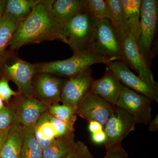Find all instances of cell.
<instances>
[{
	"label": "cell",
	"instance_id": "f546056e",
	"mask_svg": "<svg viewBox=\"0 0 158 158\" xmlns=\"http://www.w3.org/2000/svg\"><path fill=\"white\" fill-rule=\"evenodd\" d=\"M64 158H94L88 146L82 141H77L75 148Z\"/></svg>",
	"mask_w": 158,
	"mask_h": 158
},
{
	"label": "cell",
	"instance_id": "8992f818",
	"mask_svg": "<svg viewBox=\"0 0 158 158\" xmlns=\"http://www.w3.org/2000/svg\"><path fill=\"white\" fill-rule=\"evenodd\" d=\"M121 42L110 20L97 19L90 51L111 61H123Z\"/></svg>",
	"mask_w": 158,
	"mask_h": 158
},
{
	"label": "cell",
	"instance_id": "ba28073f",
	"mask_svg": "<svg viewBox=\"0 0 158 158\" xmlns=\"http://www.w3.org/2000/svg\"><path fill=\"white\" fill-rule=\"evenodd\" d=\"M123 62L135 71L138 76L148 85L158 88V83L145 59L142 56L137 45L135 38L129 34H125L121 42Z\"/></svg>",
	"mask_w": 158,
	"mask_h": 158
},
{
	"label": "cell",
	"instance_id": "52a82bcc",
	"mask_svg": "<svg viewBox=\"0 0 158 158\" xmlns=\"http://www.w3.org/2000/svg\"><path fill=\"white\" fill-rule=\"evenodd\" d=\"M137 121L123 109L115 106L103 127L106 135V149L121 146L123 139L135 129Z\"/></svg>",
	"mask_w": 158,
	"mask_h": 158
},
{
	"label": "cell",
	"instance_id": "4dcf8cb0",
	"mask_svg": "<svg viewBox=\"0 0 158 158\" xmlns=\"http://www.w3.org/2000/svg\"><path fill=\"white\" fill-rule=\"evenodd\" d=\"M104 158H129L127 154L122 146L106 150Z\"/></svg>",
	"mask_w": 158,
	"mask_h": 158
},
{
	"label": "cell",
	"instance_id": "9c48e42d",
	"mask_svg": "<svg viewBox=\"0 0 158 158\" xmlns=\"http://www.w3.org/2000/svg\"><path fill=\"white\" fill-rule=\"evenodd\" d=\"M152 102L146 97L123 86L116 106L132 116L137 123L147 125L152 120L151 104Z\"/></svg>",
	"mask_w": 158,
	"mask_h": 158
},
{
	"label": "cell",
	"instance_id": "30bf717a",
	"mask_svg": "<svg viewBox=\"0 0 158 158\" xmlns=\"http://www.w3.org/2000/svg\"><path fill=\"white\" fill-rule=\"evenodd\" d=\"M93 70L90 68L75 76L66 79L62 88L61 102L77 111L79 105L85 96L91 91L94 79Z\"/></svg>",
	"mask_w": 158,
	"mask_h": 158
},
{
	"label": "cell",
	"instance_id": "6da1fadb",
	"mask_svg": "<svg viewBox=\"0 0 158 158\" xmlns=\"http://www.w3.org/2000/svg\"><path fill=\"white\" fill-rule=\"evenodd\" d=\"M52 1H41L31 14L19 23L8 50L15 51L23 46L44 41L58 40L64 42L62 26L51 11Z\"/></svg>",
	"mask_w": 158,
	"mask_h": 158
},
{
	"label": "cell",
	"instance_id": "8fae6325",
	"mask_svg": "<svg viewBox=\"0 0 158 158\" xmlns=\"http://www.w3.org/2000/svg\"><path fill=\"white\" fill-rule=\"evenodd\" d=\"M66 79L48 73H37L32 82L33 96L50 104L59 103Z\"/></svg>",
	"mask_w": 158,
	"mask_h": 158
},
{
	"label": "cell",
	"instance_id": "4316f807",
	"mask_svg": "<svg viewBox=\"0 0 158 158\" xmlns=\"http://www.w3.org/2000/svg\"><path fill=\"white\" fill-rule=\"evenodd\" d=\"M12 106L4 107L0 110V131L11 127L16 119V111Z\"/></svg>",
	"mask_w": 158,
	"mask_h": 158
},
{
	"label": "cell",
	"instance_id": "5b68a950",
	"mask_svg": "<svg viewBox=\"0 0 158 158\" xmlns=\"http://www.w3.org/2000/svg\"><path fill=\"white\" fill-rule=\"evenodd\" d=\"M2 76L12 81L18 88L22 96H33L32 82L37 73V64L24 61L18 57L15 51L8 50L0 64Z\"/></svg>",
	"mask_w": 158,
	"mask_h": 158
},
{
	"label": "cell",
	"instance_id": "d6986e66",
	"mask_svg": "<svg viewBox=\"0 0 158 158\" xmlns=\"http://www.w3.org/2000/svg\"><path fill=\"white\" fill-rule=\"evenodd\" d=\"M74 133L58 137L43 150V158H64L75 148Z\"/></svg>",
	"mask_w": 158,
	"mask_h": 158
},
{
	"label": "cell",
	"instance_id": "e0dca14e",
	"mask_svg": "<svg viewBox=\"0 0 158 158\" xmlns=\"http://www.w3.org/2000/svg\"><path fill=\"white\" fill-rule=\"evenodd\" d=\"M142 0H122L123 26L125 34H129L137 40L140 27Z\"/></svg>",
	"mask_w": 158,
	"mask_h": 158
},
{
	"label": "cell",
	"instance_id": "1f68e13d",
	"mask_svg": "<svg viewBox=\"0 0 158 158\" xmlns=\"http://www.w3.org/2000/svg\"><path fill=\"white\" fill-rule=\"evenodd\" d=\"M106 139V135L104 130L93 133L91 135V140L94 143L96 144H104Z\"/></svg>",
	"mask_w": 158,
	"mask_h": 158
},
{
	"label": "cell",
	"instance_id": "2e32d148",
	"mask_svg": "<svg viewBox=\"0 0 158 158\" xmlns=\"http://www.w3.org/2000/svg\"><path fill=\"white\" fill-rule=\"evenodd\" d=\"M87 0H54L51 6L53 17L62 26L86 10Z\"/></svg>",
	"mask_w": 158,
	"mask_h": 158
},
{
	"label": "cell",
	"instance_id": "7c38bea8",
	"mask_svg": "<svg viewBox=\"0 0 158 158\" xmlns=\"http://www.w3.org/2000/svg\"><path fill=\"white\" fill-rule=\"evenodd\" d=\"M106 65L116 75L123 86L158 103V88H153L148 85L138 76L132 72L124 62L121 61H110Z\"/></svg>",
	"mask_w": 158,
	"mask_h": 158
},
{
	"label": "cell",
	"instance_id": "5bb4252c",
	"mask_svg": "<svg viewBox=\"0 0 158 158\" xmlns=\"http://www.w3.org/2000/svg\"><path fill=\"white\" fill-rule=\"evenodd\" d=\"M15 106L16 118L23 127H34L38 119L48 109L50 104L34 97L27 98L19 94Z\"/></svg>",
	"mask_w": 158,
	"mask_h": 158
},
{
	"label": "cell",
	"instance_id": "83f0119b",
	"mask_svg": "<svg viewBox=\"0 0 158 158\" xmlns=\"http://www.w3.org/2000/svg\"><path fill=\"white\" fill-rule=\"evenodd\" d=\"M50 119L56 133L57 138L74 132V123L62 121L51 115Z\"/></svg>",
	"mask_w": 158,
	"mask_h": 158
},
{
	"label": "cell",
	"instance_id": "4fadbf2b",
	"mask_svg": "<svg viewBox=\"0 0 158 158\" xmlns=\"http://www.w3.org/2000/svg\"><path fill=\"white\" fill-rule=\"evenodd\" d=\"M115 106L100 97L90 92L79 105L77 114L88 123L97 122L104 127Z\"/></svg>",
	"mask_w": 158,
	"mask_h": 158
},
{
	"label": "cell",
	"instance_id": "9a60e30c",
	"mask_svg": "<svg viewBox=\"0 0 158 158\" xmlns=\"http://www.w3.org/2000/svg\"><path fill=\"white\" fill-rule=\"evenodd\" d=\"M123 86L116 75L107 66L103 77L98 80L94 79L90 92L100 97L113 106H116Z\"/></svg>",
	"mask_w": 158,
	"mask_h": 158
},
{
	"label": "cell",
	"instance_id": "cb8c5ba5",
	"mask_svg": "<svg viewBox=\"0 0 158 158\" xmlns=\"http://www.w3.org/2000/svg\"><path fill=\"white\" fill-rule=\"evenodd\" d=\"M110 9L109 20L120 39L124 35L123 26L122 0H106Z\"/></svg>",
	"mask_w": 158,
	"mask_h": 158
},
{
	"label": "cell",
	"instance_id": "f1b7e54d",
	"mask_svg": "<svg viewBox=\"0 0 158 158\" xmlns=\"http://www.w3.org/2000/svg\"><path fill=\"white\" fill-rule=\"evenodd\" d=\"M9 81L6 77L0 78V98L4 102H9L12 96H17L19 92H15L10 88Z\"/></svg>",
	"mask_w": 158,
	"mask_h": 158
},
{
	"label": "cell",
	"instance_id": "e575fe53",
	"mask_svg": "<svg viewBox=\"0 0 158 158\" xmlns=\"http://www.w3.org/2000/svg\"><path fill=\"white\" fill-rule=\"evenodd\" d=\"M10 128L4 131H0V151L7 138Z\"/></svg>",
	"mask_w": 158,
	"mask_h": 158
},
{
	"label": "cell",
	"instance_id": "74e56055",
	"mask_svg": "<svg viewBox=\"0 0 158 158\" xmlns=\"http://www.w3.org/2000/svg\"><path fill=\"white\" fill-rule=\"evenodd\" d=\"M2 77V74H1V69H0V78Z\"/></svg>",
	"mask_w": 158,
	"mask_h": 158
},
{
	"label": "cell",
	"instance_id": "277c9868",
	"mask_svg": "<svg viewBox=\"0 0 158 158\" xmlns=\"http://www.w3.org/2000/svg\"><path fill=\"white\" fill-rule=\"evenodd\" d=\"M111 61L106 57L91 51L74 53L65 60L37 64V73H48L59 77L69 79L81 73L96 63Z\"/></svg>",
	"mask_w": 158,
	"mask_h": 158
},
{
	"label": "cell",
	"instance_id": "603a6c76",
	"mask_svg": "<svg viewBox=\"0 0 158 158\" xmlns=\"http://www.w3.org/2000/svg\"><path fill=\"white\" fill-rule=\"evenodd\" d=\"M34 127H23L20 158H43V149L35 138Z\"/></svg>",
	"mask_w": 158,
	"mask_h": 158
},
{
	"label": "cell",
	"instance_id": "484cf974",
	"mask_svg": "<svg viewBox=\"0 0 158 158\" xmlns=\"http://www.w3.org/2000/svg\"><path fill=\"white\" fill-rule=\"evenodd\" d=\"M86 8L97 19L110 18V9L106 0H87Z\"/></svg>",
	"mask_w": 158,
	"mask_h": 158
},
{
	"label": "cell",
	"instance_id": "7402d4cb",
	"mask_svg": "<svg viewBox=\"0 0 158 158\" xmlns=\"http://www.w3.org/2000/svg\"><path fill=\"white\" fill-rule=\"evenodd\" d=\"M18 21L4 14L0 19V64L6 56Z\"/></svg>",
	"mask_w": 158,
	"mask_h": 158
},
{
	"label": "cell",
	"instance_id": "ac0fdd59",
	"mask_svg": "<svg viewBox=\"0 0 158 158\" xmlns=\"http://www.w3.org/2000/svg\"><path fill=\"white\" fill-rule=\"evenodd\" d=\"M23 127L17 119L9 129L5 143L0 151V158H20Z\"/></svg>",
	"mask_w": 158,
	"mask_h": 158
},
{
	"label": "cell",
	"instance_id": "7a4b0ae2",
	"mask_svg": "<svg viewBox=\"0 0 158 158\" xmlns=\"http://www.w3.org/2000/svg\"><path fill=\"white\" fill-rule=\"evenodd\" d=\"M158 0H142L140 31L136 41L150 68L153 59L158 55Z\"/></svg>",
	"mask_w": 158,
	"mask_h": 158
},
{
	"label": "cell",
	"instance_id": "3957f363",
	"mask_svg": "<svg viewBox=\"0 0 158 158\" xmlns=\"http://www.w3.org/2000/svg\"><path fill=\"white\" fill-rule=\"evenodd\" d=\"M97 22L87 9L62 26L64 42L68 44L74 53L90 51Z\"/></svg>",
	"mask_w": 158,
	"mask_h": 158
},
{
	"label": "cell",
	"instance_id": "d6a6232c",
	"mask_svg": "<svg viewBox=\"0 0 158 158\" xmlns=\"http://www.w3.org/2000/svg\"><path fill=\"white\" fill-rule=\"evenodd\" d=\"M88 123V130L91 134L103 130V126L97 122L91 121Z\"/></svg>",
	"mask_w": 158,
	"mask_h": 158
},
{
	"label": "cell",
	"instance_id": "44dd1931",
	"mask_svg": "<svg viewBox=\"0 0 158 158\" xmlns=\"http://www.w3.org/2000/svg\"><path fill=\"white\" fill-rule=\"evenodd\" d=\"M40 1L5 0L4 13L20 22L31 14Z\"/></svg>",
	"mask_w": 158,
	"mask_h": 158
},
{
	"label": "cell",
	"instance_id": "d590c367",
	"mask_svg": "<svg viewBox=\"0 0 158 158\" xmlns=\"http://www.w3.org/2000/svg\"><path fill=\"white\" fill-rule=\"evenodd\" d=\"M5 0H0V19L2 17L5 9Z\"/></svg>",
	"mask_w": 158,
	"mask_h": 158
},
{
	"label": "cell",
	"instance_id": "ffe728a7",
	"mask_svg": "<svg viewBox=\"0 0 158 158\" xmlns=\"http://www.w3.org/2000/svg\"><path fill=\"white\" fill-rule=\"evenodd\" d=\"M50 117L51 114L48 109L40 116L34 127V135L43 150L57 138Z\"/></svg>",
	"mask_w": 158,
	"mask_h": 158
},
{
	"label": "cell",
	"instance_id": "836d02e7",
	"mask_svg": "<svg viewBox=\"0 0 158 158\" xmlns=\"http://www.w3.org/2000/svg\"><path fill=\"white\" fill-rule=\"evenodd\" d=\"M148 130L150 132H156L158 130V114L155 118L148 123Z\"/></svg>",
	"mask_w": 158,
	"mask_h": 158
},
{
	"label": "cell",
	"instance_id": "8d00e7d4",
	"mask_svg": "<svg viewBox=\"0 0 158 158\" xmlns=\"http://www.w3.org/2000/svg\"><path fill=\"white\" fill-rule=\"evenodd\" d=\"M4 102H3L2 99L0 98V110H2V109H3L5 107V106H4Z\"/></svg>",
	"mask_w": 158,
	"mask_h": 158
},
{
	"label": "cell",
	"instance_id": "d4e9b609",
	"mask_svg": "<svg viewBox=\"0 0 158 158\" xmlns=\"http://www.w3.org/2000/svg\"><path fill=\"white\" fill-rule=\"evenodd\" d=\"M50 114L55 118L65 122L75 123L77 120V111L67 105L54 103L48 108Z\"/></svg>",
	"mask_w": 158,
	"mask_h": 158
}]
</instances>
